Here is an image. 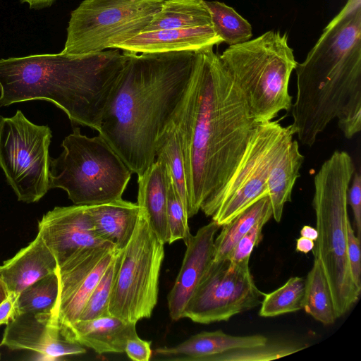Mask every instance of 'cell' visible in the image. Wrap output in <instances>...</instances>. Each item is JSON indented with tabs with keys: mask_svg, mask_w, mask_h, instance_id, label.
<instances>
[{
	"mask_svg": "<svg viewBox=\"0 0 361 361\" xmlns=\"http://www.w3.org/2000/svg\"><path fill=\"white\" fill-rule=\"evenodd\" d=\"M185 159L188 219L212 216L261 123L213 47L198 51L176 114Z\"/></svg>",
	"mask_w": 361,
	"mask_h": 361,
	"instance_id": "6da1fadb",
	"label": "cell"
},
{
	"mask_svg": "<svg viewBox=\"0 0 361 361\" xmlns=\"http://www.w3.org/2000/svg\"><path fill=\"white\" fill-rule=\"evenodd\" d=\"M198 51H123L125 65L98 132L132 173L142 174L155 161L157 142L183 102Z\"/></svg>",
	"mask_w": 361,
	"mask_h": 361,
	"instance_id": "7a4b0ae2",
	"label": "cell"
},
{
	"mask_svg": "<svg viewBox=\"0 0 361 361\" xmlns=\"http://www.w3.org/2000/svg\"><path fill=\"white\" fill-rule=\"evenodd\" d=\"M293 135L312 147L334 119L347 139L361 130V0H347L295 68Z\"/></svg>",
	"mask_w": 361,
	"mask_h": 361,
	"instance_id": "3957f363",
	"label": "cell"
},
{
	"mask_svg": "<svg viewBox=\"0 0 361 361\" xmlns=\"http://www.w3.org/2000/svg\"><path fill=\"white\" fill-rule=\"evenodd\" d=\"M125 62L117 50L1 59L0 108L44 100L63 110L73 124L99 131Z\"/></svg>",
	"mask_w": 361,
	"mask_h": 361,
	"instance_id": "277c9868",
	"label": "cell"
},
{
	"mask_svg": "<svg viewBox=\"0 0 361 361\" xmlns=\"http://www.w3.org/2000/svg\"><path fill=\"white\" fill-rule=\"evenodd\" d=\"M355 171L350 155L336 150L314 178L312 207L318 237L312 251L329 283L336 318L350 310L361 292L351 277L346 253L347 192Z\"/></svg>",
	"mask_w": 361,
	"mask_h": 361,
	"instance_id": "5b68a950",
	"label": "cell"
},
{
	"mask_svg": "<svg viewBox=\"0 0 361 361\" xmlns=\"http://www.w3.org/2000/svg\"><path fill=\"white\" fill-rule=\"evenodd\" d=\"M219 56L257 121L268 122L281 111L290 110L289 80L298 62L287 34L268 31L230 45Z\"/></svg>",
	"mask_w": 361,
	"mask_h": 361,
	"instance_id": "8992f818",
	"label": "cell"
},
{
	"mask_svg": "<svg viewBox=\"0 0 361 361\" xmlns=\"http://www.w3.org/2000/svg\"><path fill=\"white\" fill-rule=\"evenodd\" d=\"M61 147L60 155L50 159L49 189L64 190L78 205L122 199L133 173L102 136L88 137L75 127Z\"/></svg>",
	"mask_w": 361,
	"mask_h": 361,
	"instance_id": "52a82bcc",
	"label": "cell"
},
{
	"mask_svg": "<svg viewBox=\"0 0 361 361\" xmlns=\"http://www.w3.org/2000/svg\"><path fill=\"white\" fill-rule=\"evenodd\" d=\"M164 257V244L140 209L134 232L119 252L109 314L135 324L151 317L157 303Z\"/></svg>",
	"mask_w": 361,
	"mask_h": 361,
	"instance_id": "ba28073f",
	"label": "cell"
},
{
	"mask_svg": "<svg viewBox=\"0 0 361 361\" xmlns=\"http://www.w3.org/2000/svg\"><path fill=\"white\" fill-rule=\"evenodd\" d=\"M164 0H84L72 11L61 52L102 51L143 32Z\"/></svg>",
	"mask_w": 361,
	"mask_h": 361,
	"instance_id": "9c48e42d",
	"label": "cell"
},
{
	"mask_svg": "<svg viewBox=\"0 0 361 361\" xmlns=\"http://www.w3.org/2000/svg\"><path fill=\"white\" fill-rule=\"evenodd\" d=\"M50 128L32 123L20 110L0 116V168L18 200L37 202L49 190Z\"/></svg>",
	"mask_w": 361,
	"mask_h": 361,
	"instance_id": "30bf717a",
	"label": "cell"
},
{
	"mask_svg": "<svg viewBox=\"0 0 361 361\" xmlns=\"http://www.w3.org/2000/svg\"><path fill=\"white\" fill-rule=\"evenodd\" d=\"M293 140L288 126L277 121L261 123L245 154L220 198L212 219L220 227L259 199L268 196L267 180L277 157Z\"/></svg>",
	"mask_w": 361,
	"mask_h": 361,
	"instance_id": "8fae6325",
	"label": "cell"
},
{
	"mask_svg": "<svg viewBox=\"0 0 361 361\" xmlns=\"http://www.w3.org/2000/svg\"><path fill=\"white\" fill-rule=\"evenodd\" d=\"M250 260H212L190 298L183 314L199 324L228 321L261 304L263 293L257 287Z\"/></svg>",
	"mask_w": 361,
	"mask_h": 361,
	"instance_id": "7c38bea8",
	"label": "cell"
},
{
	"mask_svg": "<svg viewBox=\"0 0 361 361\" xmlns=\"http://www.w3.org/2000/svg\"><path fill=\"white\" fill-rule=\"evenodd\" d=\"M118 250L110 243L91 246L58 265L59 294L50 323L62 336L78 321L90 295Z\"/></svg>",
	"mask_w": 361,
	"mask_h": 361,
	"instance_id": "4fadbf2b",
	"label": "cell"
},
{
	"mask_svg": "<svg viewBox=\"0 0 361 361\" xmlns=\"http://www.w3.org/2000/svg\"><path fill=\"white\" fill-rule=\"evenodd\" d=\"M51 313L16 314L6 324L0 345L28 350L39 359L57 360L86 353L85 348L64 338L51 326Z\"/></svg>",
	"mask_w": 361,
	"mask_h": 361,
	"instance_id": "5bb4252c",
	"label": "cell"
},
{
	"mask_svg": "<svg viewBox=\"0 0 361 361\" xmlns=\"http://www.w3.org/2000/svg\"><path fill=\"white\" fill-rule=\"evenodd\" d=\"M38 232L58 265L84 248L108 243L96 234L88 205L54 207L38 221Z\"/></svg>",
	"mask_w": 361,
	"mask_h": 361,
	"instance_id": "9a60e30c",
	"label": "cell"
},
{
	"mask_svg": "<svg viewBox=\"0 0 361 361\" xmlns=\"http://www.w3.org/2000/svg\"><path fill=\"white\" fill-rule=\"evenodd\" d=\"M219 228L212 220L185 243L186 250L180 271L167 295L169 315L173 321L183 318L190 298L213 260L214 237Z\"/></svg>",
	"mask_w": 361,
	"mask_h": 361,
	"instance_id": "2e32d148",
	"label": "cell"
},
{
	"mask_svg": "<svg viewBox=\"0 0 361 361\" xmlns=\"http://www.w3.org/2000/svg\"><path fill=\"white\" fill-rule=\"evenodd\" d=\"M222 42L213 26L142 32L111 48L134 54L197 51Z\"/></svg>",
	"mask_w": 361,
	"mask_h": 361,
	"instance_id": "e0dca14e",
	"label": "cell"
},
{
	"mask_svg": "<svg viewBox=\"0 0 361 361\" xmlns=\"http://www.w3.org/2000/svg\"><path fill=\"white\" fill-rule=\"evenodd\" d=\"M268 340L262 334L232 336L221 330L202 331L176 345L158 348L152 352V355L164 360L209 361L212 357L223 353L262 345Z\"/></svg>",
	"mask_w": 361,
	"mask_h": 361,
	"instance_id": "ac0fdd59",
	"label": "cell"
},
{
	"mask_svg": "<svg viewBox=\"0 0 361 361\" xmlns=\"http://www.w3.org/2000/svg\"><path fill=\"white\" fill-rule=\"evenodd\" d=\"M56 259L38 232L35 238L0 266V278L9 293L18 295L30 284L55 272Z\"/></svg>",
	"mask_w": 361,
	"mask_h": 361,
	"instance_id": "d6986e66",
	"label": "cell"
},
{
	"mask_svg": "<svg viewBox=\"0 0 361 361\" xmlns=\"http://www.w3.org/2000/svg\"><path fill=\"white\" fill-rule=\"evenodd\" d=\"M135 325L109 314L90 320H79L63 337L99 354L121 353H124L127 341L137 334Z\"/></svg>",
	"mask_w": 361,
	"mask_h": 361,
	"instance_id": "ffe728a7",
	"label": "cell"
},
{
	"mask_svg": "<svg viewBox=\"0 0 361 361\" xmlns=\"http://www.w3.org/2000/svg\"><path fill=\"white\" fill-rule=\"evenodd\" d=\"M137 177V204L158 238L164 244L168 243L167 164L163 159L157 157L153 164Z\"/></svg>",
	"mask_w": 361,
	"mask_h": 361,
	"instance_id": "44dd1931",
	"label": "cell"
},
{
	"mask_svg": "<svg viewBox=\"0 0 361 361\" xmlns=\"http://www.w3.org/2000/svg\"><path fill=\"white\" fill-rule=\"evenodd\" d=\"M88 208L97 236L122 250L135 228L140 212L138 204L121 199L88 205Z\"/></svg>",
	"mask_w": 361,
	"mask_h": 361,
	"instance_id": "7402d4cb",
	"label": "cell"
},
{
	"mask_svg": "<svg viewBox=\"0 0 361 361\" xmlns=\"http://www.w3.org/2000/svg\"><path fill=\"white\" fill-rule=\"evenodd\" d=\"M303 161L298 142L293 140L271 166L267 180L268 197L276 222L281 219L285 204L291 201L292 190L300 176Z\"/></svg>",
	"mask_w": 361,
	"mask_h": 361,
	"instance_id": "603a6c76",
	"label": "cell"
},
{
	"mask_svg": "<svg viewBox=\"0 0 361 361\" xmlns=\"http://www.w3.org/2000/svg\"><path fill=\"white\" fill-rule=\"evenodd\" d=\"M212 25L211 13L204 0H164L143 32Z\"/></svg>",
	"mask_w": 361,
	"mask_h": 361,
	"instance_id": "cb8c5ba5",
	"label": "cell"
},
{
	"mask_svg": "<svg viewBox=\"0 0 361 361\" xmlns=\"http://www.w3.org/2000/svg\"><path fill=\"white\" fill-rule=\"evenodd\" d=\"M272 214L268 196H265L224 225L214 241L213 260L227 259L238 240L263 216Z\"/></svg>",
	"mask_w": 361,
	"mask_h": 361,
	"instance_id": "d4e9b609",
	"label": "cell"
},
{
	"mask_svg": "<svg viewBox=\"0 0 361 361\" xmlns=\"http://www.w3.org/2000/svg\"><path fill=\"white\" fill-rule=\"evenodd\" d=\"M302 309L324 325H331L337 319L329 283L321 263L316 257L305 279Z\"/></svg>",
	"mask_w": 361,
	"mask_h": 361,
	"instance_id": "484cf974",
	"label": "cell"
},
{
	"mask_svg": "<svg viewBox=\"0 0 361 361\" xmlns=\"http://www.w3.org/2000/svg\"><path fill=\"white\" fill-rule=\"evenodd\" d=\"M157 157L163 159L166 163L176 189L187 214L188 191L185 159L182 135L176 121V115L157 142Z\"/></svg>",
	"mask_w": 361,
	"mask_h": 361,
	"instance_id": "4316f807",
	"label": "cell"
},
{
	"mask_svg": "<svg viewBox=\"0 0 361 361\" xmlns=\"http://www.w3.org/2000/svg\"><path fill=\"white\" fill-rule=\"evenodd\" d=\"M204 3L211 13L213 28L222 42L230 46L250 39L251 25L232 7L217 1L204 0Z\"/></svg>",
	"mask_w": 361,
	"mask_h": 361,
	"instance_id": "83f0119b",
	"label": "cell"
},
{
	"mask_svg": "<svg viewBox=\"0 0 361 361\" xmlns=\"http://www.w3.org/2000/svg\"><path fill=\"white\" fill-rule=\"evenodd\" d=\"M59 294V278L53 272L28 286L18 295L15 314L51 313Z\"/></svg>",
	"mask_w": 361,
	"mask_h": 361,
	"instance_id": "f1b7e54d",
	"label": "cell"
},
{
	"mask_svg": "<svg viewBox=\"0 0 361 361\" xmlns=\"http://www.w3.org/2000/svg\"><path fill=\"white\" fill-rule=\"evenodd\" d=\"M305 279L290 277L282 286L269 293H263L259 315L274 317L302 310Z\"/></svg>",
	"mask_w": 361,
	"mask_h": 361,
	"instance_id": "f546056e",
	"label": "cell"
},
{
	"mask_svg": "<svg viewBox=\"0 0 361 361\" xmlns=\"http://www.w3.org/2000/svg\"><path fill=\"white\" fill-rule=\"evenodd\" d=\"M307 346L288 341H271L262 345L229 350L212 357L209 361H267L285 357Z\"/></svg>",
	"mask_w": 361,
	"mask_h": 361,
	"instance_id": "4dcf8cb0",
	"label": "cell"
},
{
	"mask_svg": "<svg viewBox=\"0 0 361 361\" xmlns=\"http://www.w3.org/2000/svg\"><path fill=\"white\" fill-rule=\"evenodd\" d=\"M118 251L90 295L80 316L85 321L109 315V303L118 264Z\"/></svg>",
	"mask_w": 361,
	"mask_h": 361,
	"instance_id": "1f68e13d",
	"label": "cell"
},
{
	"mask_svg": "<svg viewBox=\"0 0 361 361\" xmlns=\"http://www.w3.org/2000/svg\"><path fill=\"white\" fill-rule=\"evenodd\" d=\"M167 221L169 228L168 243L171 244L178 240H183L186 243L192 235L188 226V217L174 185L169 167Z\"/></svg>",
	"mask_w": 361,
	"mask_h": 361,
	"instance_id": "d6a6232c",
	"label": "cell"
},
{
	"mask_svg": "<svg viewBox=\"0 0 361 361\" xmlns=\"http://www.w3.org/2000/svg\"><path fill=\"white\" fill-rule=\"evenodd\" d=\"M272 217L268 214L261 218L236 243L228 259L239 262L250 260L252 252L262 239V228Z\"/></svg>",
	"mask_w": 361,
	"mask_h": 361,
	"instance_id": "836d02e7",
	"label": "cell"
},
{
	"mask_svg": "<svg viewBox=\"0 0 361 361\" xmlns=\"http://www.w3.org/2000/svg\"><path fill=\"white\" fill-rule=\"evenodd\" d=\"M347 259L353 281L361 290L360 239L349 221L347 225Z\"/></svg>",
	"mask_w": 361,
	"mask_h": 361,
	"instance_id": "e575fe53",
	"label": "cell"
},
{
	"mask_svg": "<svg viewBox=\"0 0 361 361\" xmlns=\"http://www.w3.org/2000/svg\"><path fill=\"white\" fill-rule=\"evenodd\" d=\"M347 202L351 207L357 236H361V176L355 171L347 192Z\"/></svg>",
	"mask_w": 361,
	"mask_h": 361,
	"instance_id": "d590c367",
	"label": "cell"
},
{
	"mask_svg": "<svg viewBox=\"0 0 361 361\" xmlns=\"http://www.w3.org/2000/svg\"><path fill=\"white\" fill-rule=\"evenodd\" d=\"M151 343L137 334L127 341L124 353L134 361H149L152 356Z\"/></svg>",
	"mask_w": 361,
	"mask_h": 361,
	"instance_id": "8d00e7d4",
	"label": "cell"
},
{
	"mask_svg": "<svg viewBox=\"0 0 361 361\" xmlns=\"http://www.w3.org/2000/svg\"><path fill=\"white\" fill-rule=\"evenodd\" d=\"M17 297V295L9 293L7 298L0 304V325L7 324L14 317Z\"/></svg>",
	"mask_w": 361,
	"mask_h": 361,
	"instance_id": "74e56055",
	"label": "cell"
},
{
	"mask_svg": "<svg viewBox=\"0 0 361 361\" xmlns=\"http://www.w3.org/2000/svg\"><path fill=\"white\" fill-rule=\"evenodd\" d=\"M314 246V241L309 238L301 236L296 240L295 250L297 252L307 254L308 252L312 250Z\"/></svg>",
	"mask_w": 361,
	"mask_h": 361,
	"instance_id": "f35d334b",
	"label": "cell"
},
{
	"mask_svg": "<svg viewBox=\"0 0 361 361\" xmlns=\"http://www.w3.org/2000/svg\"><path fill=\"white\" fill-rule=\"evenodd\" d=\"M56 0H20L22 3H26L28 4L30 8L32 9H42L44 8L49 7Z\"/></svg>",
	"mask_w": 361,
	"mask_h": 361,
	"instance_id": "ab89813d",
	"label": "cell"
},
{
	"mask_svg": "<svg viewBox=\"0 0 361 361\" xmlns=\"http://www.w3.org/2000/svg\"><path fill=\"white\" fill-rule=\"evenodd\" d=\"M300 235L315 241L318 237L316 228L310 226H304L300 230Z\"/></svg>",
	"mask_w": 361,
	"mask_h": 361,
	"instance_id": "60d3db41",
	"label": "cell"
},
{
	"mask_svg": "<svg viewBox=\"0 0 361 361\" xmlns=\"http://www.w3.org/2000/svg\"><path fill=\"white\" fill-rule=\"evenodd\" d=\"M8 295H9V293H8L5 284L4 283V282L2 281V280L0 278V304L5 299L7 298Z\"/></svg>",
	"mask_w": 361,
	"mask_h": 361,
	"instance_id": "b9f144b4",
	"label": "cell"
},
{
	"mask_svg": "<svg viewBox=\"0 0 361 361\" xmlns=\"http://www.w3.org/2000/svg\"><path fill=\"white\" fill-rule=\"evenodd\" d=\"M0 359H1V354H0Z\"/></svg>",
	"mask_w": 361,
	"mask_h": 361,
	"instance_id": "7bdbcfd3",
	"label": "cell"
}]
</instances>
